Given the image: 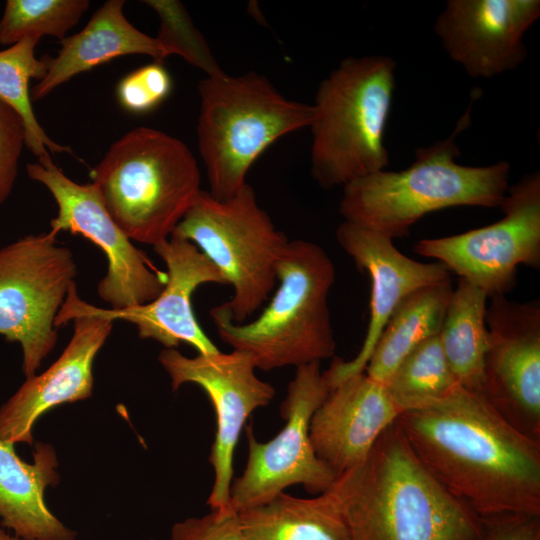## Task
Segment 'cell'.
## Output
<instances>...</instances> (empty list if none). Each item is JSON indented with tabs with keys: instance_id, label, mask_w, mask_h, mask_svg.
Returning a JSON list of instances; mask_svg holds the SVG:
<instances>
[{
	"instance_id": "1",
	"label": "cell",
	"mask_w": 540,
	"mask_h": 540,
	"mask_svg": "<svg viewBox=\"0 0 540 540\" xmlns=\"http://www.w3.org/2000/svg\"><path fill=\"white\" fill-rule=\"evenodd\" d=\"M411 449L454 498L486 523L540 517V441L460 385L396 420Z\"/></svg>"
},
{
	"instance_id": "2",
	"label": "cell",
	"mask_w": 540,
	"mask_h": 540,
	"mask_svg": "<svg viewBox=\"0 0 540 540\" xmlns=\"http://www.w3.org/2000/svg\"><path fill=\"white\" fill-rule=\"evenodd\" d=\"M328 490L351 540H482L487 531L428 472L396 421Z\"/></svg>"
},
{
	"instance_id": "3",
	"label": "cell",
	"mask_w": 540,
	"mask_h": 540,
	"mask_svg": "<svg viewBox=\"0 0 540 540\" xmlns=\"http://www.w3.org/2000/svg\"><path fill=\"white\" fill-rule=\"evenodd\" d=\"M469 110L452 135L418 148L414 162L401 171L380 170L343 186L339 211L344 221L390 239L409 234L428 213L456 206L500 207L510 164L500 161L474 167L456 162L458 132L468 124Z\"/></svg>"
},
{
	"instance_id": "4",
	"label": "cell",
	"mask_w": 540,
	"mask_h": 540,
	"mask_svg": "<svg viewBox=\"0 0 540 540\" xmlns=\"http://www.w3.org/2000/svg\"><path fill=\"white\" fill-rule=\"evenodd\" d=\"M335 278L334 264L321 246L289 241L277 266L278 288L258 317L235 323L224 303L210 316L220 339L250 354L256 369L320 363L336 350L328 307Z\"/></svg>"
},
{
	"instance_id": "5",
	"label": "cell",
	"mask_w": 540,
	"mask_h": 540,
	"mask_svg": "<svg viewBox=\"0 0 540 540\" xmlns=\"http://www.w3.org/2000/svg\"><path fill=\"white\" fill-rule=\"evenodd\" d=\"M91 178L126 236L152 246L171 236L202 190L191 150L181 140L148 127L116 140Z\"/></svg>"
},
{
	"instance_id": "6",
	"label": "cell",
	"mask_w": 540,
	"mask_h": 540,
	"mask_svg": "<svg viewBox=\"0 0 540 540\" xmlns=\"http://www.w3.org/2000/svg\"><path fill=\"white\" fill-rule=\"evenodd\" d=\"M395 69L387 56L349 57L320 82L309 127L311 175L322 188L344 186L387 166L384 138Z\"/></svg>"
},
{
	"instance_id": "7",
	"label": "cell",
	"mask_w": 540,
	"mask_h": 540,
	"mask_svg": "<svg viewBox=\"0 0 540 540\" xmlns=\"http://www.w3.org/2000/svg\"><path fill=\"white\" fill-rule=\"evenodd\" d=\"M197 144L209 193L226 200L246 184L256 159L276 140L309 127L312 105L284 97L263 75L225 72L198 83Z\"/></svg>"
},
{
	"instance_id": "8",
	"label": "cell",
	"mask_w": 540,
	"mask_h": 540,
	"mask_svg": "<svg viewBox=\"0 0 540 540\" xmlns=\"http://www.w3.org/2000/svg\"><path fill=\"white\" fill-rule=\"evenodd\" d=\"M171 235L193 243L232 286L224 304L235 323L246 322L269 299L289 242L247 183L226 200L201 190Z\"/></svg>"
},
{
	"instance_id": "9",
	"label": "cell",
	"mask_w": 540,
	"mask_h": 540,
	"mask_svg": "<svg viewBox=\"0 0 540 540\" xmlns=\"http://www.w3.org/2000/svg\"><path fill=\"white\" fill-rule=\"evenodd\" d=\"M55 236L31 234L0 248V335L20 344L27 378L57 343L55 318L77 273Z\"/></svg>"
},
{
	"instance_id": "10",
	"label": "cell",
	"mask_w": 540,
	"mask_h": 540,
	"mask_svg": "<svg viewBox=\"0 0 540 540\" xmlns=\"http://www.w3.org/2000/svg\"><path fill=\"white\" fill-rule=\"evenodd\" d=\"M330 388L320 363L296 368L281 404L284 427L267 442L256 439L252 424L245 427L248 459L243 473L232 481L230 510L266 503L292 485L311 494L327 491L337 478L316 455L309 434L312 415Z\"/></svg>"
},
{
	"instance_id": "11",
	"label": "cell",
	"mask_w": 540,
	"mask_h": 540,
	"mask_svg": "<svg viewBox=\"0 0 540 540\" xmlns=\"http://www.w3.org/2000/svg\"><path fill=\"white\" fill-rule=\"evenodd\" d=\"M499 221L462 234L422 239L419 255L442 262L449 271L482 289L505 295L516 284L521 264L540 266V174L525 175L508 187Z\"/></svg>"
},
{
	"instance_id": "12",
	"label": "cell",
	"mask_w": 540,
	"mask_h": 540,
	"mask_svg": "<svg viewBox=\"0 0 540 540\" xmlns=\"http://www.w3.org/2000/svg\"><path fill=\"white\" fill-rule=\"evenodd\" d=\"M28 176L43 184L56 201L57 216L50 232L81 234L98 246L107 259V273L97 292L111 309L146 304L154 300L166 283V272L155 269L141 250L132 244L107 211L92 184H78L52 161L39 158L26 166Z\"/></svg>"
},
{
	"instance_id": "13",
	"label": "cell",
	"mask_w": 540,
	"mask_h": 540,
	"mask_svg": "<svg viewBox=\"0 0 540 540\" xmlns=\"http://www.w3.org/2000/svg\"><path fill=\"white\" fill-rule=\"evenodd\" d=\"M158 360L170 377L173 391L186 383L196 384L213 404L217 428L209 462L214 482L206 504L211 511L232 512L229 503L235 447L249 416L272 401L275 388L256 375L254 361L244 351L187 357L177 349L165 348Z\"/></svg>"
},
{
	"instance_id": "14",
	"label": "cell",
	"mask_w": 540,
	"mask_h": 540,
	"mask_svg": "<svg viewBox=\"0 0 540 540\" xmlns=\"http://www.w3.org/2000/svg\"><path fill=\"white\" fill-rule=\"evenodd\" d=\"M481 395L512 426L540 441V302L494 295Z\"/></svg>"
},
{
	"instance_id": "15",
	"label": "cell",
	"mask_w": 540,
	"mask_h": 540,
	"mask_svg": "<svg viewBox=\"0 0 540 540\" xmlns=\"http://www.w3.org/2000/svg\"><path fill=\"white\" fill-rule=\"evenodd\" d=\"M73 283L59 310L56 328L73 321V335L59 358L43 373L26 379L0 408V440L32 445V429L58 405L84 400L93 391V364L113 328V321L81 309Z\"/></svg>"
},
{
	"instance_id": "16",
	"label": "cell",
	"mask_w": 540,
	"mask_h": 540,
	"mask_svg": "<svg viewBox=\"0 0 540 540\" xmlns=\"http://www.w3.org/2000/svg\"><path fill=\"white\" fill-rule=\"evenodd\" d=\"M153 247L167 268L165 286L154 300L118 310L102 309L83 301L77 293L78 306L113 322L133 323L140 338L155 340L165 348L176 349L186 343L199 354L218 352L195 317L192 296L206 283L227 285L223 275L193 243L179 236L171 235Z\"/></svg>"
},
{
	"instance_id": "17",
	"label": "cell",
	"mask_w": 540,
	"mask_h": 540,
	"mask_svg": "<svg viewBox=\"0 0 540 540\" xmlns=\"http://www.w3.org/2000/svg\"><path fill=\"white\" fill-rule=\"evenodd\" d=\"M539 16V0H449L434 31L468 75L490 78L525 60L523 37Z\"/></svg>"
},
{
	"instance_id": "18",
	"label": "cell",
	"mask_w": 540,
	"mask_h": 540,
	"mask_svg": "<svg viewBox=\"0 0 540 540\" xmlns=\"http://www.w3.org/2000/svg\"><path fill=\"white\" fill-rule=\"evenodd\" d=\"M336 239L360 270L371 279L370 320L363 344L350 361L334 357L323 372L330 389L345 379L365 371L373 349L391 314L410 293L450 278L442 262L415 261L394 246L392 239L343 221Z\"/></svg>"
},
{
	"instance_id": "19",
	"label": "cell",
	"mask_w": 540,
	"mask_h": 540,
	"mask_svg": "<svg viewBox=\"0 0 540 540\" xmlns=\"http://www.w3.org/2000/svg\"><path fill=\"white\" fill-rule=\"evenodd\" d=\"M401 414L384 384L362 372L330 389L312 415L310 440L338 477L360 464Z\"/></svg>"
},
{
	"instance_id": "20",
	"label": "cell",
	"mask_w": 540,
	"mask_h": 540,
	"mask_svg": "<svg viewBox=\"0 0 540 540\" xmlns=\"http://www.w3.org/2000/svg\"><path fill=\"white\" fill-rule=\"evenodd\" d=\"M125 1L108 0L78 33L61 40L58 54L49 58L48 71L31 90L41 100L74 76L124 55L141 54L163 62L168 57L156 37L149 36L125 17Z\"/></svg>"
},
{
	"instance_id": "21",
	"label": "cell",
	"mask_w": 540,
	"mask_h": 540,
	"mask_svg": "<svg viewBox=\"0 0 540 540\" xmlns=\"http://www.w3.org/2000/svg\"><path fill=\"white\" fill-rule=\"evenodd\" d=\"M58 460L52 445L37 443L33 462L16 454L14 445L0 440V518L22 540H75L47 507L45 490L59 483Z\"/></svg>"
},
{
	"instance_id": "22",
	"label": "cell",
	"mask_w": 540,
	"mask_h": 540,
	"mask_svg": "<svg viewBox=\"0 0 540 540\" xmlns=\"http://www.w3.org/2000/svg\"><path fill=\"white\" fill-rule=\"evenodd\" d=\"M238 516L247 540H351L329 490L310 498L282 492Z\"/></svg>"
},
{
	"instance_id": "23",
	"label": "cell",
	"mask_w": 540,
	"mask_h": 540,
	"mask_svg": "<svg viewBox=\"0 0 540 540\" xmlns=\"http://www.w3.org/2000/svg\"><path fill=\"white\" fill-rule=\"evenodd\" d=\"M452 292L449 278L406 296L387 321L364 372L384 384L411 351L437 336Z\"/></svg>"
},
{
	"instance_id": "24",
	"label": "cell",
	"mask_w": 540,
	"mask_h": 540,
	"mask_svg": "<svg viewBox=\"0 0 540 540\" xmlns=\"http://www.w3.org/2000/svg\"><path fill=\"white\" fill-rule=\"evenodd\" d=\"M487 298L482 289L460 278L438 334L457 383L480 394L488 349Z\"/></svg>"
},
{
	"instance_id": "25",
	"label": "cell",
	"mask_w": 540,
	"mask_h": 540,
	"mask_svg": "<svg viewBox=\"0 0 540 540\" xmlns=\"http://www.w3.org/2000/svg\"><path fill=\"white\" fill-rule=\"evenodd\" d=\"M40 38L28 36L0 51V101L12 108L22 119L25 146L39 159L51 153L72 150L54 142L39 124L31 104L29 83L43 79L48 71V59H38L35 48Z\"/></svg>"
},
{
	"instance_id": "26",
	"label": "cell",
	"mask_w": 540,
	"mask_h": 540,
	"mask_svg": "<svg viewBox=\"0 0 540 540\" xmlns=\"http://www.w3.org/2000/svg\"><path fill=\"white\" fill-rule=\"evenodd\" d=\"M384 386L403 414L443 400L459 384L449 367L437 335L411 351Z\"/></svg>"
},
{
	"instance_id": "27",
	"label": "cell",
	"mask_w": 540,
	"mask_h": 540,
	"mask_svg": "<svg viewBox=\"0 0 540 540\" xmlns=\"http://www.w3.org/2000/svg\"><path fill=\"white\" fill-rule=\"evenodd\" d=\"M89 5L88 0H7L0 19V44L12 46L28 36L61 41Z\"/></svg>"
},
{
	"instance_id": "28",
	"label": "cell",
	"mask_w": 540,
	"mask_h": 540,
	"mask_svg": "<svg viewBox=\"0 0 540 540\" xmlns=\"http://www.w3.org/2000/svg\"><path fill=\"white\" fill-rule=\"evenodd\" d=\"M144 3L160 18V29L156 39L167 56L172 54L181 56L191 65L204 71L206 76L224 73L181 2L147 0Z\"/></svg>"
},
{
	"instance_id": "29",
	"label": "cell",
	"mask_w": 540,
	"mask_h": 540,
	"mask_svg": "<svg viewBox=\"0 0 540 540\" xmlns=\"http://www.w3.org/2000/svg\"><path fill=\"white\" fill-rule=\"evenodd\" d=\"M172 78L162 62L141 66L124 76L116 87V97L126 111L146 114L170 95Z\"/></svg>"
},
{
	"instance_id": "30",
	"label": "cell",
	"mask_w": 540,
	"mask_h": 540,
	"mask_svg": "<svg viewBox=\"0 0 540 540\" xmlns=\"http://www.w3.org/2000/svg\"><path fill=\"white\" fill-rule=\"evenodd\" d=\"M24 145L25 130L22 119L12 108L0 101V205L13 190Z\"/></svg>"
},
{
	"instance_id": "31",
	"label": "cell",
	"mask_w": 540,
	"mask_h": 540,
	"mask_svg": "<svg viewBox=\"0 0 540 540\" xmlns=\"http://www.w3.org/2000/svg\"><path fill=\"white\" fill-rule=\"evenodd\" d=\"M171 540H247L238 513L211 511L202 517H190L171 528Z\"/></svg>"
},
{
	"instance_id": "32",
	"label": "cell",
	"mask_w": 540,
	"mask_h": 540,
	"mask_svg": "<svg viewBox=\"0 0 540 540\" xmlns=\"http://www.w3.org/2000/svg\"><path fill=\"white\" fill-rule=\"evenodd\" d=\"M487 525L482 540H540V517H510Z\"/></svg>"
},
{
	"instance_id": "33",
	"label": "cell",
	"mask_w": 540,
	"mask_h": 540,
	"mask_svg": "<svg viewBox=\"0 0 540 540\" xmlns=\"http://www.w3.org/2000/svg\"><path fill=\"white\" fill-rule=\"evenodd\" d=\"M0 540H22L21 538L13 535H9L6 532H4L2 529H0Z\"/></svg>"
},
{
	"instance_id": "34",
	"label": "cell",
	"mask_w": 540,
	"mask_h": 540,
	"mask_svg": "<svg viewBox=\"0 0 540 540\" xmlns=\"http://www.w3.org/2000/svg\"><path fill=\"white\" fill-rule=\"evenodd\" d=\"M149 540H154V539H149Z\"/></svg>"
}]
</instances>
